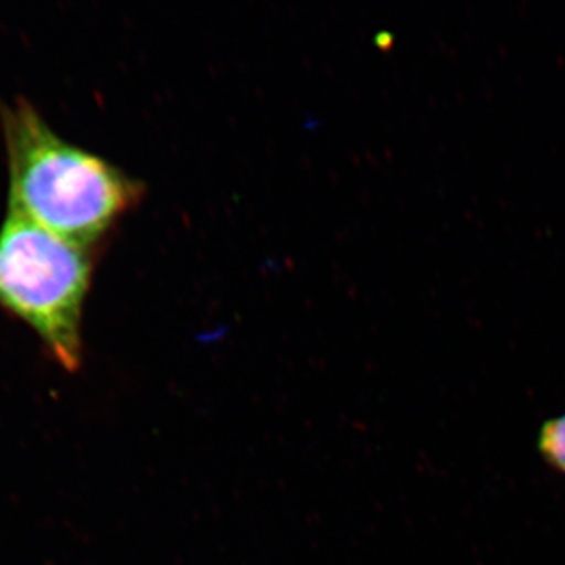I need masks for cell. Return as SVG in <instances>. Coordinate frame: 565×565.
<instances>
[{"label":"cell","mask_w":565,"mask_h":565,"mask_svg":"<svg viewBox=\"0 0 565 565\" xmlns=\"http://www.w3.org/2000/svg\"><path fill=\"white\" fill-rule=\"evenodd\" d=\"M9 158V210L92 247L137 199V184L63 140L28 99L0 109Z\"/></svg>","instance_id":"1"},{"label":"cell","mask_w":565,"mask_h":565,"mask_svg":"<svg viewBox=\"0 0 565 565\" xmlns=\"http://www.w3.org/2000/svg\"><path fill=\"white\" fill-rule=\"evenodd\" d=\"M92 247L71 243L20 212L0 225V307L31 327L63 370L82 363V313Z\"/></svg>","instance_id":"2"},{"label":"cell","mask_w":565,"mask_h":565,"mask_svg":"<svg viewBox=\"0 0 565 565\" xmlns=\"http://www.w3.org/2000/svg\"><path fill=\"white\" fill-rule=\"evenodd\" d=\"M541 451L553 467L565 473V415L545 424L541 434Z\"/></svg>","instance_id":"3"}]
</instances>
